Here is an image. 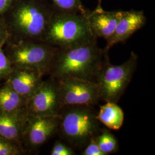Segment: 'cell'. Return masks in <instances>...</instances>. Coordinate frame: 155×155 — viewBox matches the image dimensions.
<instances>
[{
  "label": "cell",
  "instance_id": "cell-15",
  "mask_svg": "<svg viewBox=\"0 0 155 155\" xmlns=\"http://www.w3.org/2000/svg\"><path fill=\"white\" fill-rule=\"evenodd\" d=\"M27 99L12 89L7 83L0 88V111L15 112L26 109Z\"/></svg>",
  "mask_w": 155,
  "mask_h": 155
},
{
  "label": "cell",
  "instance_id": "cell-4",
  "mask_svg": "<svg viewBox=\"0 0 155 155\" xmlns=\"http://www.w3.org/2000/svg\"><path fill=\"white\" fill-rule=\"evenodd\" d=\"M89 13L55 11L43 41L56 48H63L82 45L97 38L89 26Z\"/></svg>",
  "mask_w": 155,
  "mask_h": 155
},
{
  "label": "cell",
  "instance_id": "cell-6",
  "mask_svg": "<svg viewBox=\"0 0 155 155\" xmlns=\"http://www.w3.org/2000/svg\"><path fill=\"white\" fill-rule=\"evenodd\" d=\"M138 60V56L132 51L121 64H112L109 59L106 61L96 80L101 100L117 104L133 78Z\"/></svg>",
  "mask_w": 155,
  "mask_h": 155
},
{
  "label": "cell",
  "instance_id": "cell-24",
  "mask_svg": "<svg viewBox=\"0 0 155 155\" xmlns=\"http://www.w3.org/2000/svg\"><path fill=\"white\" fill-rule=\"evenodd\" d=\"M101 0H99V4L98 5V6H101Z\"/></svg>",
  "mask_w": 155,
  "mask_h": 155
},
{
  "label": "cell",
  "instance_id": "cell-2",
  "mask_svg": "<svg viewBox=\"0 0 155 155\" xmlns=\"http://www.w3.org/2000/svg\"><path fill=\"white\" fill-rule=\"evenodd\" d=\"M55 11L48 0H14L1 16L9 35L8 40L44 41Z\"/></svg>",
  "mask_w": 155,
  "mask_h": 155
},
{
  "label": "cell",
  "instance_id": "cell-20",
  "mask_svg": "<svg viewBox=\"0 0 155 155\" xmlns=\"http://www.w3.org/2000/svg\"><path fill=\"white\" fill-rule=\"evenodd\" d=\"M75 152L72 147L59 141L55 142L51 151V155H75Z\"/></svg>",
  "mask_w": 155,
  "mask_h": 155
},
{
  "label": "cell",
  "instance_id": "cell-10",
  "mask_svg": "<svg viewBox=\"0 0 155 155\" xmlns=\"http://www.w3.org/2000/svg\"><path fill=\"white\" fill-rule=\"evenodd\" d=\"M146 21L147 18L143 11L131 10L122 12V16L117 24L114 32L106 40V45L104 49L109 52L114 45L125 41L143 28Z\"/></svg>",
  "mask_w": 155,
  "mask_h": 155
},
{
  "label": "cell",
  "instance_id": "cell-12",
  "mask_svg": "<svg viewBox=\"0 0 155 155\" xmlns=\"http://www.w3.org/2000/svg\"><path fill=\"white\" fill-rule=\"evenodd\" d=\"M122 11H105L97 6L88 15L89 26L94 36L107 40L114 33L117 24L122 16Z\"/></svg>",
  "mask_w": 155,
  "mask_h": 155
},
{
  "label": "cell",
  "instance_id": "cell-22",
  "mask_svg": "<svg viewBox=\"0 0 155 155\" xmlns=\"http://www.w3.org/2000/svg\"><path fill=\"white\" fill-rule=\"evenodd\" d=\"M9 38L7 27L2 17L0 16V48L5 45Z\"/></svg>",
  "mask_w": 155,
  "mask_h": 155
},
{
  "label": "cell",
  "instance_id": "cell-9",
  "mask_svg": "<svg viewBox=\"0 0 155 155\" xmlns=\"http://www.w3.org/2000/svg\"><path fill=\"white\" fill-rule=\"evenodd\" d=\"M59 121V116L28 115L22 140L25 139L28 145L32 148L39 147L58 132Z\"/></svg>",
  "mask_w": 155,
  "mask_h": 155
},
{
  "label": "cell",
  "instance_id": "cell-21",
  "mask_svg": "<svg viewBox=\"0 0 155 155\" xmlns=\"http://www.w3.org/2000/svg\"><path fill=\"white\" fill-rule=\"evenodd\" d=\"M81 155H106L98 147L95 137L91 139L83 149Z\"/></svg>",
  "mask_w": 155,
  "mask_h": 155
},
{
  "label": "cell",
  "instance_id": "cell-23",
  "mask_svg": "<svg viewBox=\"0 0 155 155\" xmlns=\"http://www.w3.org/2000/svg\"><path fill=\"white\" fill-rule=\"evenodd\" d=\"M14 0H0V16L8 11Z\"/></svg>",
  "mask_w": 155,
  "mask_h": 155
},
{
  "label": "cell",
  "instance_id": "cell-16",
  "mask_svg": "<svg viewBox=\"0 0 155 155\" xmlns=\"http://www.w3.org/2000/svg\"><path fill=\"white\" fill-rule=\"evenodd\" d=\"M95 140L101 150L106 155L116 152L119 148L116 138L106 129H101Z\"/></svg>",
  "mask_w": 155,
  "mask_h": 155
},
{
  "label": "cell",
  "instance_id": "cell-3",
  "mask_svg": "<svg viewBox=\"0 0 155 155\" xmlns=\"http://www.w3.org/2000/svg\"><path fill=\"white\" fill-rule=\"evenodd\" d=\"M97 114L93 106H64L59 114L58 132L73 149L83 150L101 130Z\"/></svg>",
  "mask_w": 155,
  "mask_h": 155
},
{
  "label": "cell",
  "instance_id": "cell-13",
  "mask_svg": "<svg viewBox=\"0 0 155 155\" xmlns=\"http://www.w3.org/2000/svg\"><path fill=\"white\" fill-rule=\"evenodd\" d=\"M28 116L26 109L15 112L0 111V137L20 143Z\"/></svg>",
  "mask_w": 155,
  "mask_h": 155
},
{
  "label": "cell",
  "instance_id": "cell-11",
  "mask_svg": "<svg viewBox=\"0 0 155 155\" xmlns=\"http://www.w3.org/2000/svg\"><path fill=\"white\" fill-rule=\"evenodd\" d=\"M44 75L36 70L13 67L6 83L17 93L27 100L42 83Z\"/></svg>",
  "mask_w": 155,
  "mask_h": 155
},
{
  "label": "cell",
  "instance_id": "cell-19",
  "mask_svg": "<svg viewBox=\"0 0 155 155\" xmlns=\"http://www.w3.org/2000/svg\"><path fill=\"white\" fill-rule=\"evenodd\" d=\"M13 68V67L5 52L2 48H0V82L8 78Z\"/></svg>",
  "mask_w": 155,
  "mask_h": 155
},
{
  "label": "cell",
  "instance_id": "cell-5",
  "mask_svg": "<svg viewBox=\"0 0 155 155\" xmlns=\"http://www.w3.org/2000/svg\"><path fill=\"white\" fill-rule=\"evenodd\" d=\"M5 45L6 55L13 67L48 75L57 48L42 41L8 40Z\"/></svg>",
  "mask_w": 155,
  "mask_h": 155
},
{
  "label": "cell",
  "instance_id": "cell-17",
  "mask_svg": "<svg viewBox=\"0 0 155 155\" xmlns=\"http://www.w3.org/2000/svg\"><path fill=\"white\" fill-rule=\"evenodd\" d=\"M55 11L65 12H81L86 13L88 12L84 9L81 0H48Z\"/></svg>",
  "mask_w": 155,
  "mask_h": 155
},
{
  "label": "cell",
  "instance_id": "cell-14",
  "mask_svg": "<svg viewBox=\"0 0 155 155\" xmlns=\"http://www.w3.org/2000/svg\"><path fill=\"white\" fill-rule=\"evenodd\" d=\"M97 118L109 129L117 130L122 127L124 113L116 103L106 102L105 105L100 106Z\"/></svg>",
  "mask_w": 155,
  "mask_h": 155
},
{
  "label": "cell",
  "instance_id": "cell-8",
  "mask_svg": "<svg viewBox=\"0 0 155 155\" xmlns=\"http://www.w3.org/2000/svg\"><path fill=\"white\" fill-rule=\"evenodd\" d=\"M62 109L58 81L50 78L42 82L27 100L26 110L33 116H58Z\"/></svg>",
  "mask_w": 155,
  "mask_h": 155
},
{
  "label": "cell",
  "instance_id": "cell-1",
  "mask_svg": "<svg viewBox=\"0 0 155 155\" xmlns=\"http://www.w3.org/2000/svg\"><path fill=\"white\" fill-rule=\"evenodd\" d=\"M97 39L71 47L57 48L48 73L50 78L56 81L74 78L96 82L109 59L108 52L98 47Z\"/></svg>",
  "mask_w": 155,
  "mask_h": 155
},
{
  "label": "cell",
  "instance_id": "cell-7",
  "mask_svg": "<svg viewBox=\"0 0 155 155\" xmlns=\"http://www.w3.org/2000/svg\"><path fill=\"white\" fill-rule=\"evenodd\" d=\"M57 81L62 107L72 105L94 106L101 100L95 82L74 78Z\"/></svg>",
  "mask_w": 155,
  "mask_h": 155
},
{
  "label": "cell",
  "instance_id": "cell-18",
  "mask_svg": "<svg viewBox=\"0 0 155 155\" xmlns=\"http://www.w3.org/2000/svg\"><path fill=\"white\" fill-rule=\"evenodd\" d=\"M18 144L0 137V155H18L22 153Z\"/></svg>",
  "mask_w": 155,
  "mask_h": 155
}]
</instances>
